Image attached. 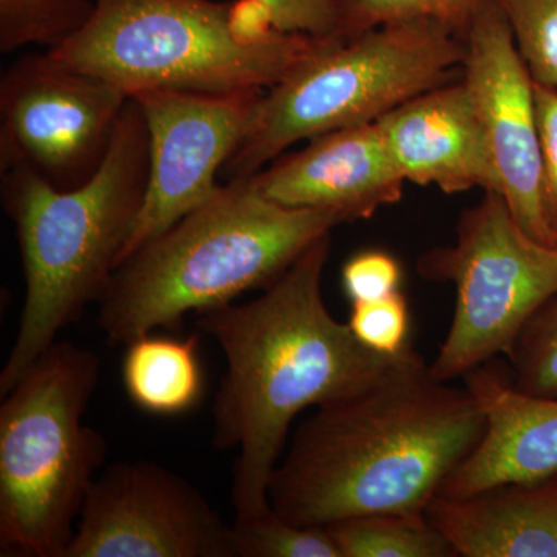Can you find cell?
I'll return each mask as SVG.
<instances>
[{
	"instance_id": "cell-1",
	"label": "cell",
	"mask_w": 557,
	"mask_h": 557,
	"mask_svg": "<svg viewBox=\"0 0 557 557\" xmlns=\"http://www.w3.org/2000/svg\"><path fill=\"white\" fill-rule=\"evenodd\" d=\"M486 431L467 386L434 379L412 344L372 384L319 406L293 432L269 500L299 527L423 512Z\"/></svg>"
},
{
	"instance_id": "cell-2",
	"label": "cell",
	"mask_w": 557,
	"mask_h": 557,
	"mask_svg": "<svg viewBox=\"0 0 557 557\" xmlns=\"http://www.w3.org/2000/svg\"><path fill=\"white\" fill-rule=\"evenodd\" d=\"M330 247L327 234L259 298L197 313V327L218 341L226 359L212 405V443L237 450L231 490L236 518L271 508V478L302 410L369 386L406 350L379 354L332 317L322 296Z\"/></svg>"
},
{
	"instance_id": "cell-3",
	"label": "cell",
	"mask_w": 557,
	"mask_h": 557,
	"mask_svg": "<svg viewBox=\"0 0 557 557\" xmlns=\"http://www.w3.org/2000/svg\"><path fill=\"white\" fill-rule=\"evenodd\" d=\"M148 174L149 132L134 97L100 170L79 188H54L28 170L3 172L2 200L21 248L25 304L0 373L2 397L62 329L100 302L137 222Z\"/></svg>"
},
{
	"instance_id": "cell-4",
	"label": "cell",
	"mask_w": 557,
	"mask_h": 557,
	"mask_svg": "<svg viewBox=\"0 0 557 557\" xmlns=\"http://www.w3.org/2000/svg\"><path fill=\"white\" fill-rule=\"evenodd\" d=\"M343 223L335 212L267 199L251 177L230 180L120 263L98 302V324L109 343L123 346L177 329L190 311L270 287Z\"/></svg>"
},
{
	"instance_id": "cell-5",
	"label": "cell",
	"mask_w": 557,
	"mask_h": 557,
	"mask_svg": "<svg viewBox=\"0 0 557 557\" xmlns=\"http://www.w3.org/2000/svg\"><path fill=\"white\" fill-rule=\"evenodd\" d=\"M325 39L277 30L252 0H95L84 27L49 53L129 97L231 94L270 89Z\"/></svg>"
},
{
	"instance_id": "cell-6",
	"label": "cell",
	"mask_w": 557,
	"mask_h": 557,
	"mask_svg": "<svg viewBox=\"0 0 557 557\" xmlns=\"http://www.w3.org/2000/svg\"><path fill=\"white\" fill-rule=\"evenodd\" d=\"M101 362L54 343L0 406V556L64 557L104 468L108 442L83 424Z\"/></svg>"
},
{
	"instance_id": "cell-7",
	"label": "cell",
	"mask_w": 557,
	"mask_h": 557,
	"mask_svg": "<svg viewBox=\"0 0 557 557\" xmlns=\"http://www.w3.org/2000/svg\"><path fill=\"white\" fill-rule=\"evenodd\" d=\"M463 57L465 39L434 21L325 39L260 95L223 174L251 177L302 139L375 123L410 98L450 83Z\"/></svg>"
},
{
	"instance_id": "cell-8",
	"label": "cell",
	"mask_w": 557,
	"mask_h": 557,
	"mask_svg": "<svg viewBox=\"0 0 557 557\" xmlns=\"http://www.w3.org/2000/svg\"><path fill=\"white\" fill-rule=\"evenodd\" d=\"M428 281L456 287L448 335L429 368L450 381L509 355L531 317L557 293V248L541 244L516 222L507 201L485 193L457 225V240L418 260Z\"/></svg>"
},
{
	"instance_id": "cell-9",
	"label": "cell",
	"mask_w": 557,
	"mask_h": 557,
	"mask_svg": "<svg viewBox=\"0 0 557 557\" xmlns=\"http://www.w3.org/2000/svg\"><path fill=\"white\" fill-rule=\"evenodd\" d=\"M129 95L54 60L14 62L0 79V171L28 170L69 190L108 157Z\"/></svg>"
},
{
	"instance_id": "cell-10",
	"label": "cell",
	"mask_w": 557,
	"mask_h": 557,
	"mask_svg": "<svg viewBox=\"0 0 557 557\" xmlns=\"http://www.w3.org/2000/svg\"><path fill=\"white\" fill-rule=\"evenodd\" d=\"M263 91L156 89L132 95L148 126L149 174L120 263L218 193L219 171L239 146Z\"/></svg>"
},
{
	"instance_id": "cell-11",
	"label": "cell",
	"mask_w": 557,
	"mask_h": 557,
	"mask_svg": "<svg viewBox=\"0 0 557 557\" xmlns=\"http://www.w3.org/2000/svg\"><path fill=\"white\" fill-rule=\"evenodd\" d=\"M64 557H233L230 527L177 472L116 461L100 472Z\"/></svg>"
},
{
	"instance_id": "cell-12",
	"label": "cell",
	"mask_w": 557,
	"mask_h": 557,
	"mask_svg": "<svg viewBox=\"0 0 557 557\" xmlns=\"http://www.w3.org/2000/svg\"><path fill=\"white\" fill-rule=\"evenodd\" d=\"M463 39L460 78L485 132L498 194L533 239L557 248L542 197L534 81L498 0L480 11Z\"/></svg>"
},
{
	"instance_id": "cell-13",
	"label": "cell",
	"mask_w": 557,
	"mask_h": 557,
	"mask_svg": "<svg viewBox=\"0 0 557 557\" xmlns=\"http://www.w3.org/2000/svg\"><path fill=\"white\" fill-rule=\"evenodd\" d=\"M251 178L267 199L335 212L346 223L398 203L406 183L376 121L311 138Z\"/></svg>"
},
{
	"instance_id": "cell-14",
	"label": "cell",
	"mask_w": 557,
	"mask_h": 557,
	"mask_svg": "<svg viewBox=\"0 0 557 557\" xmlns=\"http://www.w3.org/2000/svg\"><path fill=\"white\" fill-rule=\"evenodd\" d=\"M406 182L460 194H498L493 157L463 81H450L392 109L376 121Z\"/></svg>"
},
{
	"instance_id": "cell-15",
	"label": "cell",
	"mask_w": 557,
	"mask_h": 557,
	"mask_svg": "<svg viewBox=\"0 0 557 557\" xmlns=\"http://www.w3.org/2000/svg\"><path fill=\"white\" fill-rule=\"evenodd\" d=\"M486 416V431L440 496L461 497L507 482L557 472V397H536L512 384L509 370L487 361L463 376Z\"/></svg>"
},
{
	"instance_id": "cell-16",
	"label": "cell",
	"mask_w": 557,
	"mask_h": 557,
	"mask_svg": "<svg viewBox=\"0 0 557 557\" xmlns=\"http://www.w3.org/2000/svg\"><path fill=\"white\" fill-rule=\"evenodd\" d=\"M426 516L458 557H557V472L469 496L437 494Z\"/></svg>"
},
{
	"instance_id": "cell-17",
	"label": "cell",
	"mask_w": 557,
	"mask_h": 557,
	"mask_svg": "<svg viewBox=\"0 0 557 557\" xmlns=\"http://www.w3.org/2000/svg\"><path fill=\"white\" fill-rule=\"evenodd\" d=\"M123 383L135 406L159 417L188 412L203 395L196 336L148 335L127 344Z\"/></svg>"
},
{
	"instance_id": "cell-18",
	"label": "cell",
	"mask_w": 557,
	"mask_h": 557,
	"mask_svg": "<svg viewBox=\"0 0 557 557\" xmlns=\"http://www.w3.org/2000/svg\"><path fill=\"white\" fill-rule=\"evenodd\" d=\"M325 530L341 557H458L426 511L358 516Z\"/></svg>"
},
{
	"instance_id": "cell-19",
	"label": "cell",
	"mask_w": 557,
	"mask_h": 557,
	"mask_svg": "<svg viewBox=\"0 0 557 557\" xmlns=\"http://www.w3.org/2000/svg\"><path fill=\"white\" fill-rule=\"evenodd\" d=\"M494 0H336L338 38L350 39L387 24L434 21L465 38L480 11Z\"/></svg>"
},
{
	"instance_id": "cell-20",
	"label": "cell",
	"mask_w": 557,
	"mask_h": 557,
	"mask_svg": "<svg viewBox=\"0 0 557 557\" xmlns=\"http://www.w3.org/2000/svg\"><path fill=\"white\" fill-rule=\"evenodd\" d=\"M95 0H0V50L60 46L84 27Z\"/></svg>"
},
{
	"instance_id": "cell-21",
	"label": "cell",
	"mask_w": 557,
	"mask_h": 557,
	"mask_svg": "<svg viewBox=\"0 0 557 557\" xmlns=\"http://www.w3.org/2000/svg\"><path fill=\"white\" fill-rule=\"evenodd\" d=\"M230 547L233 557H341L325 528L295 525L273 507L234 519Z\"/></svg>"
},
{
	"instance_id": "cell-22",
	"label": "cell",
	"mask_w": 557,
	"mask_h": 557,
	"mask_svg": "<svg viewBox=\"0 0 557 557\" xmlns=\"http://www.w3.org/2000/svg\"><path fill=\"white\" fill-rule=\"evenodd\" d=\"M508 359L516 388L536 397H557V293L527 322Z\"/></svg>"
},
{
	"instance_id": "cell-23",
	"label": "cell",
	"mask_w": 557,
	"mask_h": 557,
	"mask_svg": "<svg viewBox=\"0 0 557 557\" xmlns=\"http://www.w3.org/2000/svg\"><path fill=\"white\" fill-rule=\"evenodd\" d=\"M534 83L557 89V0H498Z\"/></svg>"
},
{
	"instance_id": "cell-24",
	"label": "cell",
	"mask_w": 557,
	"mask_h": 557,
	"mask_svg": "<svg viewBox=\"0 0 557 557\" xmlns=\"http://www.w3.org/2000/svg\"><path fill=\"white\" fill-rule=\"evenodd\" d=\"M364 346L383 355H398L410 346L409 304L401 292L386 298L351 302L347 321Z\"/></svg>"
},
{
	"instance_id": "cell-25",
	"label": "cell",
	"mask_w": 557,
	"mask_h": 557,
	"mask_svg": "<svg viewBox=\"0 0 557 557\" xmlns=\"http://www.w3.org/2000/svg\"><path fill=\"white\" fill-rule=\"evenodd\" d=\"M341 276L350 302H361L399 292L403 273L394 256L380 249H366L344 263Z\"/></svg>"
},
{
	"instance_id": "cell-26",
	"label": "cell",
	"mask_w": 557,
	"mask_h": 557,
	"mask_svg": "<svg viewBox=\"0 0 557 557\" xmlns=\"http://www.w3.org/2000/svg\"><path fill=\"white\" fill-rule=\"evenodd\" d=\"M265 11L277 30L311 38H338L336 0H252Z\"/></svg>"
},
{
	"instance_id": "cell-27",
	"label": "cell",
	"mask_w": 557,
	"mask_h": 557,
	"mask_svg": "<svg viewBox=\"0 0 557 557\" xmlns=\"http://www.w3.org/2000/svg\"><path fill=\"white\" fill-rule=\"evenodd\" d=\"M545 218L557 237V89L534 83Z\"/></svg>"
}]
</instances>
